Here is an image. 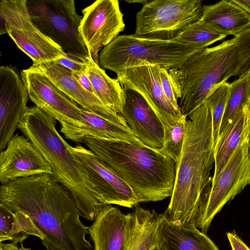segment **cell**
Here are the masks:
<instances>
[{
    "mask_svg": "<svg viewBox=\"0 0 250 250\" xmlns=\"http://www.w3.org/2000/svg\"><path fill=\"white\" fill-rule=\"evenodd\" d=\"M53 62L67 68L77 75L82 74L87 71V66L84 61L71 56L67 55L66 57H62Z\"/></svg>",
    "mask_w": 250,
    "mask_h": 250,
    "instance_id": "obj_33",
    "label": "cell"
},
{
    "mask_svg": "<svg viewBox=\"0 0 250 250\" xmlns=\"http://www.w3.org/2000/svg\"><path fill=\"white\" fill-rule=\"evenodd\" d=\"M69 147L84 166L103 205L132 208L142 202L127 184L89 149L81 145Z\"/></svg>",
    "mask_w": 250,
    "mask_h": 250,
    "instance_id": "obj_13",
    "label": "cell"
},
{
    "mask_svg": "<svg viewBox=\"0 0 250 250\" xmlns=\"http://www.w3.org/2000/svg\"><path fill=\"white\" fill-rule=\"evenodd\" d=\"M47 173L49 165L35 146L23 135H15L0 153L1 185L16 179Z\"/></svg>",
    "mask_w": 250,
    "mask_h": 250,
    "instance_id": "obj_16",
    "label": "cell"
},
{
    "mask_svg": "<svg viewBox=\"0 0 250 250\" xmlns=\"http://www.w3.org/2000/svg\"><path fill=\"white\" fill-rule=\"evenodd\" d=\"M230 88V83L224 82L217 86L204 102L208 106L212 118L214 147L219 137L221 125L229 96Z\"/></svg>",
    "mask_w": 250,
    "mask_h": 250,
    "instance_id": "obj_29",
    "label": "cell"
},
{
    "mask_svg": "<svg viewBox=\"0 0 250 250\" xmlns=\"http://www.w3.org/2000/svg\"><path fill=\"white\" fill-rule=\"evenodd\" d=\"M82 13L80 31L92 59L99 64V52L125 29L124 14L118 0H97Z\"/></svg>",
    "mask_w": 250,
    "mask_h": 250,
    "instance_id": "obj_11",
    "label": "cell"
},
{
    "mask_svg": "<svg viewBox=\"0 0 250 250\" xmlns=\"http://www.w3.org/2000/svg\"><path fill=\"white\" fill-rule=\"evenodd\" d=\"M227 235L231 250H250V249L235 233L227 232Z\"/></svg>",
    "mask_w": 250,
    "mask_h": 250,
    "instance_id": "obj_34",
    "label": "cell"
},
{
    "mask_svg": "<svg viewBox=\"0 0 250 250\" xmlns=\"http://www.w3.org/2000/svg\"><path fill=\"white\" fill-rule=\"evenodd\" d=\"M78 82L88 92L95 95L94 91L86 72L82 74L77 75L74 73Z\"/></svg>",
    "mask_w": 250,
    "mask_h": 250,
    "instance_id": "obj_35",
    "label": "cell"
},
{
    "mask_svg": "<svg viewBox=\"0 0 250 250\" xmlns=\"http://www.w3.org/2000/svg\"><path fill=\"white\" fill-rule=\"evenodd\" d=\"M29 235H34L42 240L44 236L30 218L20 211L13 212L0 204V242L10 240L21 244Z\"/></svg>",
    "mask_w": 250,
    "mask_h": 250,
    "instance_id": "obj_26",
    "label": "cell"
},
{
    "mask_svg": "<svg viewBox=\"0 0 250 250\" xmlns=\"http://www.w3.org/2000/svg\"><path fill=\"white\" fill-rule=\"evenodd\" d=\"M84 62L95 96L107 107L120 114L125 100L124 88L117 79H112L106 74L91 55Z\"/></svg>",
    "mask_w": 250,
    "mask_h": 250,
    "instance_id": "obj_24",
    "label": "cell"
},
{
    "mask_svg": "<svg viewBox=\"0 0 250 250\" xmlns=\"http://www.w3.org/2000/svg\"><path fill=\"white\" fill-rule=\"evenodd\" d=\"M152 250H161L158 246H156Z\"/></svg>",
    "mask_w": 250,
    "mask_h": 250,
    "instance_id": "obj_40",
    "label": "cell"
},
{
    "mask_svg": "<svg viewBox=\"0 0 250 250\" xmlns=\"http://www.w3.org/2000/svg\"><path fill=\"white\" fill-rule=\"evenodd\" d=\"M230 94L219 133L231 122L244 107L250 97V71L239 75L230 83Z\"/></svg>",
    "mask_w": 250,
    "mask_h": 250,
    "instance_id": "obj_27",
    "label": "cell"
},
{
    "mask_svg": "<svg viewBox=\"0 0 250 250\" xmlns=\"http://www.w3.org/2000/svg\"><path fill=\"white\" fill-rule=\"evenodd\" d=\"M124 250H152L158 246L159 214L154 209H145L138 205L128 213Z\"/></svg>",
    "mask_w": 250,
    "mask_h": 250,
    "instance_id": "obj_23",
    "label": "cell"
},
{
    "mask_svg": "<svg viewBox=\"0 0 250 250\" xmlns=\"http://www.w3.org/2000/svg\"><path fill=\"white\" fill-rule=\"evenodd\" d=\"M82 143L127 184L143 203L171 196L176 163L158 150L125 141L90 136Z\"/></svg>",
    "mask_w": 250,
    "mask_h": 250,
    "instance_id": "obj_3",
    "label": "cell"
},
{
    "mask_svg": "<svg viewBox=\"0 0 250 250\" xmlns=\"http://www.w3.org/2000/svg\"><path fill=\"white\" fill-rule=\"evenodd\" d=\"M124 89L125 100L119 114L143 144L154 149H161L164 143L161 121L139 93Z\"/></svg>",
    "mask_w": 250,
    "mask_h": 250,
    "instance_id": "obj_18",
    "label": "cell"
},
{
    "mask_svg": "<svg viewBox=\"0 0 250 250\" xmlns=\"http://www.w3.org/2000/svg\"><path fill=\"white\" fill-rule=\"evenodd\" d=\"M29 96L21 76L14 68L0 67V150L15 135L28 107Z\"/></svg>",
    "mask_w": 250,
    "mask_h": 250,
    "instance_id": "obj_15",
    "label": "cell"
},
{
    "mask_svg": "<svg viewBox=\"0 0 250 250\" xmlns=\"http://www.w3.org/2000/svg\"><path fill=\"white\" fill-rule=\"evenodd\" d=\"M158 246L161 250H219L215 244L195 224L183 226L159 214Z\"/></svg>",
    "mask_w": 250,
    "mask_h": 250,
    "instance_id": "obj_21",
    "label": "cell"
},
{
    "mask_svg": "<svg viewBox=\"0 0 250 250\" xmlns=\"http://www.w3.org/2000/svg\"><path fill=\"white\" fill-rule=\"evenodd\" d=\"M248 129V140L249 147L250 149V97L245 105Z\"/></svg>",
    "mask_w": 250,
    "mask_h": 250,
    "instance_id": "obj_37",
    "label": "cell"
},
{
    "mask_svg": "<svg viewBox=\"0 0 250 250\" xmlns=\"http://www.w3.org/2000/svg\"><path fill=\"white\" fill-rule=\"evenodd\" d=\"M234 37L238 46L240 66L237 75L250 71V27L243 30Z\"/></svg>",
    "mask_w": 250,
    "mask_h": 250,
    "instance_id": "obj_31",
    "label": "cell"
},
{
    "mask_svg": "<svg viewBox=\"0 0 250 250\" xmlns=\"http://www.w3.org/2000/svg\"><path fill=\"white\" fill-rule=\"evenodd\" d=\"M227 36L198 21L187 26L174 40L203 49Z\"/></svg>",
    "mask_w": 250,
    "mask_h": 250,
    "instance_id": "obj_28",
    "label": "cell"
},
{
    "mask_svg": "<svg viewBox=\"0 0 250 250\" xmlns=\"http://www.w3.org/2000/svg\"><path fill=\"white\" fill-rule=\"evenodd\" d=\"M187 116L173 125L164 126V143L163 147L158 150L163 154L177 162L183 148L185 133Z\"/></svg>",
    "mask_w": 250,
    "mask_h": 250,
    "instance_id": "obj_30",
    "label": "cell"
},
{
    "mask_svg": "<svg viewBox=\"0 0 250 250\" xmlns=\"http://www.w3.org/2000/svg\"><path fill=\"white\" fill-rule=\"evenodd\" d=\"M158 74L163 91L167 100L176 109L180 110L168 69L158 66Z\"/></svg>",
    "mask_w": 250,
    "mask_h": 250,
    "instance_id": "obj_32",
    "label": "cell"
},
{
    "mask_svg": "<svg viewBox=\"0 0 250 250\" xmlns=\"http://www.w3.org/2000/svg\"><path fill=\"white\" fill-rule=\"evenodd\" d=\"M188 117L172 194L164 212L168 220L183 226L195 224L204 208L212 187L214 163L212 118L208 106L204 102Z\"/></svg>",
    "mask_w": 250,
    "mask_h": 250,
    "instance_id": "obj_2",
    "label": "cell"
},
{
    "mask_svg": "<svg viewBox=\"0 0 250 250\" xmlns=\"http://www.w3.org/2000/svg\"><path fill=\"white\" fill-rule=\"evenodd\" d=\"M29 98L35 106L59 121L61 127L82 120L81 106L67 96L46 76L31 67L21 72Z\"/></svg>",
    "mask_w": 250,
    "mask_h": 250,
    "instance_id": "obj_12",
    "label": "cell"
},
{
    "mask_svg": "<svg viewBox=\"0 0 250 250\" xmlns=\"http://www.w3.org/2000/svg\"><path fill=\"white\" fill-rule=\"evenodd\" d=\"M250 185V149L246 136L216 179L207 202L196 215L195 225L207 234L215 216L224 205Z\"/></svg>",
    "mask_w": 250,
    "mask_h": 250,
    "instance_id": "obj_10",
    "label": "cell"
},
{
    "mask_svg": "<svg viewBox=\"0 0 250 250\" xmlns=\"http://www.w3.org/2000/svg\"><path fill=\"white\" fill-rule=\"evenodd\" d=\"M116 75L123 88L133 90L145 99L163 126L173 125L183 117L181 111L171 104L164 93L159 77L158 66L130 68Z\"/></svg>",
    "mask_w": 250,
    "mask_h": 250,
    "instance_id": "obj_14",
    "label": "cell"
},
{
    "mask_svg": "<svg viewBox=\"0 0 250 250\" xmlns=\"http://www.w3.org/2000/svg\"><path fill=\"white\" fill-rule=\"evenodd\" d=\"M0 204L28 215L44 236L42 243L46 250H92L75 200L52 175L39 174L1 185Z\"/></svg>",
    "mask_w": 250,
    "mask_h": 250,
    "instance_id": "obj_1",
    "label": "cell"
},
{
    "mask_svg": "<svg viewBox=\"0 0 250 250\" xmlns=\"http://www.w3.org/2000/svg\"><path fill=\"white\" fill-rule=\"evenodd\" d=\"M203 6L199 0H153L136 15L135 31L140 38L174 40L188 25L199 21Z\"/></svg>",
    "mask_w": 250,
    "mask_h": 250,
    "instance_id": "obj_8",
    "label": "cell"
},
{
    "mask_svg": "<svg viewBox=\"0 0 250 250\" xmlns=\"http://www.w3.org/2000/svg\"><path fill=\"white\" fill-rule=\"evenodd\" d=\"M202 49L172 40L120 35L103 48L99 55L102 68L115 72L127 68L153 65L170 69L179 67Z\"/></svg>",
    "mask_w": 250,
    "mask_h": 250,
    "instance_id": "obj_6",
    "label": "cell"
},
{
    "mask_svg": "<svg viewBox=\"0 0 250 250\" xmlns=\"http://www.w3.org/2000/svg\"><path fill=\"white\" fill-rule=\"evenodd\" d=\"M82 120L76 125L61 128L64 137L73 142L82 143L90 136L99 139L123 140L145 146L128 127L112 122L81 107Z\"/></svg>",
    "mask_w": 250,
    "mask_h": 250,
    "instance_id": "obj_19",
    "label": "cell"
},
{
    "mask_svg": "<svg viewBox=\"0 0 250 250\" xmlns=\"http://www.w3.org/2000/svg\"><path fill=\"white\" fill-rule=\"evenodd\" d=\"M240 59L235 37L202 49L168 70L183 115L188 116L219 85L237 76Z\"/></svg>",
    "mask_w": 250,
    "mask_h": 250,
    "instance_id": "obj_5",
    "label": "cell"
},
{
    "mask_svg": "<svg viewBox=\"0 0 250 250\" xmlns=\"http://www.w3.org/2000/svg\"><path fill=\"white\" fill-rule=\"evenodd\" d=\"M27 0H1L0 35L7 33L33 64L53 62L67 55L33 23Z\"/></svg>",
    "mask_w": 250,
    "mask_h": 250,
    "instance_id": "obj_9",
    "label": "cell"
},
{
    "mask_svg": "<svg viewBox=\"0 0 250 250\" xmlns=\"http://www.w3.org/2000/svg\"><path fill=\"white\" fill-rule=\"evenodd\" d=\"M30 67L46 76L81 107L112 122L129 127L119 114L107 107L95 95L83 88L71 70L53 62L32 64Z\"/></svg>",
    "mask_w": 250,
    "mask_h": 250,
    "instance_id": "obj_17",
    "label": "cell"
},
{
    "mask_svg": "<svg viewBox=\"0 0 250 250\" xmlns=\"http://www.w3.org/2000/svg\"><path fill=\"white\" fill-rule=\"evenodd\" d=\"M233 2L240 6L250 15V0H232Z\"/></svg>",
    "mask_w": 250,
    "mask_h": 250,
    "instance_id": "obj_38",
    "label": "cell"
},
{
    "mask_svg": "<svg viewBox=\"0 0 250 250\" xmlns=\"http://www.w3.org/2000/svg\"><path fill=\"white\" fill-rule=\"evenodd\" d=\"M21 247L18 248V245L13 243H3L0 242V250H32L30 248H26L23 246L22 244H21Z\"/></svg>",
    "mask_w": 250,
    "mask_h": 250,
    "instance_id": "obj_36",
    "label": "cell"
},
{
    "mask_svg": "<svg viewBox=\"0 0 250 250\" xmlns=\"http://www.w3.org/2000/svg\"><path fill=\"white\" fill-rule=\"evenodd\" d=\"M199 21L228 36H235L250 27V15L232 0L204 5Z\"/></svg>",
    "mask_w": 250,
    "mask_h": 250,
    "instance_id": "obj_22",
    "label": "cell"
},
{
    "mask_svg": "<svg viewBox=\"0 0 250 250\" xmlns=\"http://www.w3.org/2000/svg\"><path fill=\"white\" fill-rule=\"evenodd\" d=\"M245 105L227 127L219 133L214 147V171L212 180L217 178L241 141L248 135Z\"/></svg>",
    "mask_w": 250,
    "mask_h": 250,
    "instance_id": "obj_25",
    "label": "cell"
},
{
    "mask_svg": "<svg viewBox=\"0 0 250 250\" xmlns=\"http://www.w3.org/2000/svg\"><path fill=\"white\" fill-rule=\"evenodd\" d=\"M33 23L67 55L84 62L91 54L80 31L83 17L76 12L74 0H27Z\"/></svg>",
    "mask_w": 250,
    "mask_h": 250,
    "instance_id": "obj_7",
    "label": "cell"
},
{
    "mask_svg": "<svg viewBox=\"0 0 250 250\" xmlns=\"http://www.w3.org/2000/svg\"><path fill=\"white\" fill-rule=\"evenodd\" d=\"M126 2L131 3H141L143 4H145L146 2L148 1V0H125Z\"/></svg>",
    "mask_w": 250,
    "mask_h": 250,
    "instance_id": "obj_39",
    "label": "cell"
},
{
    "mask_svg": "<svg viewBox=\"0 0 250 250\" xmlns=\"http://www.w3.org/2000/svg\"><path fill=\"white\" fill-rule=\"evenodd\" d=\"M128 220V214H124L118 208L104 206L87 227L94 250H124Z\"/></svg>",
    "mask_w": 250,
    "mask_h": 250,
    "instance_id": "obj_20",
    "label": "cell"
},
{
    "mask_svg": "<svg viewBox=\"0 0 250 250\" xmlns=\"http://www.w3.org/2000/svg\"><path fill=\"white\" fill-rule=\"evenodd\" d=\"M56 124L55 119L34 106L28 107L18 128L45 159L54 177L71 192L81 216L94 221L104 206L84 166L70 151Z\"/></svg>",
    "mask_w": 250,
    "mask_h": 250,
    "instance_id": "obj_4",
    "label": "cell"
}]
</instances>
